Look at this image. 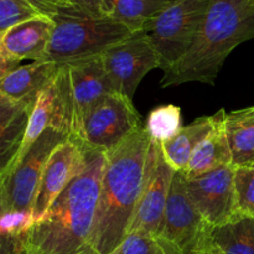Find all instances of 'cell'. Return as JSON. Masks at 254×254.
<instances>
[{
    "mask_svg": "<svg viewBox=\"0 0 254 254\" xmlns=\"http://www.w3.org/2000/svg\"><path fill=\"white\" fill-rule=\"evenodd\" d=\"M107 153L86 146L84 163L26 238V254H98L96 213Z\"/></svg>",
    "mask_w": 254,
    "mask_h": 254,
    "instance_id": "obj_1",
    "label": "cell"
},
{
    "mask_svg": "<svg viewBox=\"0 0 254 254\" xmlns=\"http://www.w3.org/2000/svg\"><path fill=\"white\" fill-rule=\"evenodd\" d=\"M159 148L143 128L107 153L94 230L98 254H111L129 233Z\"/></svg>",
    "mask_w": 254,
    "mask_h": 254,
    "instance_id": "obj_2",
    "label": "cell"
},
{
    "mask_svg": "<svg viewBox=\"0 0 254 254\" xmlns=\"http://www.w3.org/2000/svg\"><path fill=\"white\" fill-rule=\"evenodd\" d=\"M253 39L254 0H208L195 44L164 72L161 88L189 82L215 84L233 49Z\"/></svg>",
    "mask_w": 254,
    "mask_h": 254,
    "instance_id": "obj_3",
    "label": "cell"
},
{
    "mask_svg": "<svg viewBox=\"0 0 254 254\" xmlns=\"http://www.w3.org/2000/svg\"><path fill=\"white\" fill-rule=\"evenodd\" d=\"M54 30L46 60L56 64L101 56L109 47L128 39L134 31L107 16H91L77 9L60 11L52 17Z\"/></svg>",
    "mask_w": 254,
    "mask_h": 254,
    "instance_id": "obj_4",
    "label": "cell"
},
{
    "mask_svg": "<svg viewBox=\"0 0 254 254\" xmlns=\"http://www.w3.org/2000/svg\"><path fill=\"white\" fill-rule=\"evenodd\" d=\"M213 227L191 202L186 191V176L175 171L158 240L169 254H210Z\"/></svg>",
    "mask_w": 254,
    "mask_h": 254,
    "instance_id": "obj_5",
    "label": "cell"
},
{
    "mask_svg": "<svg viewBox=\"0 0 254 254\" xmlns=\"http://www.w3.org/2000/svg\"><path fill=\"white\" fill-rule=\"evenodd\" d=\"M208 0H178L143 30L153 42L165 72L180 61L198 36Z\"/></svg>",
    "mask_w": 254,
    "mask_h": 254,
    "instance_id": "obj_6",
    "label": "cell"
},
{
    "mask_svg": "<svg viewBox=\"0 0 254 254\" xmlns=\"http://www.w3.org/2000/svg\"><path fill=\"white\" fill-rule=\"evenodd\" d=\"M68 138L59 129H46L21 160L6 174L0 175V215L14 211L32 212L47 160L55 149Z\"/></svg>",
    "mask_w": 254,
    "mask_h": 254,
    "instance_id": "obj_7",
    "label": "cell"
},
{
    "mask_svg": "<svg viewBox=\"0 0 254 254\" xmlns=\"http://www.w3.org/2000/svg\"><path fill=\"white\" fill-rule=\"evenodd\" d=\"M143 128L133 101L123 94L112 93L88 113L81 140L88 148L108 153Z\"/></svg>",
    "mask_w": 254,
    "mask_h": 254,
    "instance_id": "obj_8",
    "label": "cell"
},
{
    "mask_svg": "<svg viewBox=\"0 0 254 254\" xmlns=\"http://www.w3.org/2000/svg\"><path fill=\"white\" fill-rule=\"evenodd\" d=\"M104 67L117 93L133 101L141 79L154 68H160V59L144 31L109 47L102 55Z\"/></svg>",
    "mask_w": 254,
    "mask_h": 254,
    "instance_id": "obj_9",
    "label": "cell"
},
{
    "mask_svg": "<svg viewBox=\"0 0 254 254\" xmlns=\"http://www.w3.org/2000/svg\"><path fill=\"white\" fill-rule=\"evenodd\" d=\"M64 64L68 72L69 102L72 112L69 138L82 143V129L89 112L104 97L117 92L107 73L102 55Z\"/></svg>",
    "mask_w": 254,
    "mask_h": 254,
    "instance_id": "obj_10",
    "label": "cell"
},
{
    "mask_svg": "<svg viewBox=\"0 0 254 254\" xmlns=\"http://www.w3.org/2000/svg\"><path fill=\"white\" fill-rule=\"evenodd\" d=\"M233 165L213 170L196 179H186V191L202 217L215 227L238 216Z\"/></svg>",
    "mask_w": 254,
    "mask_h": 254,
    "instance_id": "obj_11",
    "label": "cell"
},
{
    "mask_svg": "<svg viewBox=\"0 0 254 254\" xmlns=\"http://www.w3.org/2000/svg\"><path fill=\"white\" fill-rule=\"evenodd\" d=\"M84 154L86 145L71 138L55 149L44 169L32 206L35 222L46 215L52 203L81 171Z\"/></svg>",
    "mask_w": 254,
    "mask_h": 254,
    "instance_id": "obj_12",
    "label": "cell"
},
{
    "mask_svg": "<svg viewBox=\"0 0 254 254\" xmlns=\"http://www.w3.org/2000/svg\"><path fill=\"white\" fill-rule=\"evenodd\" d=\"M54 21L46 16L25 21L0 35V78L20 67L24 60H46Z\"/></svg>",
    "mask_w": 254,
    "mask_h": 254,
    "instance_id": "obj_13",
    "label": "cell"
},
{
    "mask_svg": "<svg viewBox=\"0 0 254 254\" xmlns=\"http://www.w3.org/2000/svg\"><path fill=\"white\" fill-rule=\"evenodd\" d=\"M174 174L175 171L166 163L159 148L150 179L139 201L129 233L141 232L159 238L165 218Z\"/></svg>",
    "mask_w": 254,
    "mask_h": 254,
    "instance_id": "obj_14",
    "label": "cell"
},
{
    "mask_svg": "<svg viewBox=\"0 0 254 254\" xmlns=\"http://www.w3.org/2000/svg\"><path fill=\"white\" fill-rule=\"evenodd\" d=\"M36 101H15L0 94V174L10 168L21 149Z\"/></svg>",
    "mask_w": 254,
    "mask_h": 254,
    "instance_id": "obj_15",
    "label": "cell"
},
{
    "mask_svg": "<svg viewBox=\"0 0 254 254\" xmlns=\"http://www.w3.org/2000/svg\"><path fill=\"white\" fill-rule=\"evenodd\" d=\"M60 64L50 60L20 66L1 78L0 94L15 101H36L56 77Z\"/></svg>",
    "mask_w": 254,
    "mask_h": 254,
    "instance_id": "obj_16",
    "label": "cell"
},
{
    "mask_svg": "<svg viewBox=\"0 0 254 254\" xmlns=\"http://www.w3.org/2000/svg\"><path fill=\"white\" fill-rule=\"evenodd\" d=\"M226 111L220 109V118L215 129L196 148L189 161L185 173L186 179H196L213 170L232 165L230 144L225 127Z\"/></svg>",
    "mask_w": 254,
    "mask_h": 254,
    "instance_id": "obj_17",
    "label": "cell"
},
{
    "mask_svg": "<svg viewBox=\"0 0 254 254\" xmlns=\"http://www.w3.org/2000/svg\"><path fill=\"white\" fill-rule=\"evenodd\" d=\"M220 111L213 116L200 117L189 126L183 127L179 134L160 145L161 154L174 171H185L191 155L206 136L215 129Z\"/></svg>",
    "mask_w": 254,
    "mask_h": 254,
    "instance_id": "obj_18",
    "label": "cell"
},
{
    "mask_svg": "<svg viewBox=\"0 0 254 254\" xmlns=\"http://www.w3.org/2000/svg\"><path fill=\"white\" fill-rule=\"evenodd\" d=\"M175 1L178 0H103L102 15L138 32Z\"/></svg>",
    "mask_w": 254,
    "mask_h": 254,
    "instance_id": "obj_19",
    "label": "cell"
},
{
    "mask_svg": "<svg viewBox=\"0 0 254 254\" xmlns=\"http://www.w3.org/2000/svg\"><path fill=\"white\" fill-rule=\"evenodd\" d=\"M226 133L235 168L254 165V106L226 113Z\"/></svg>",
    "mask_w": 254,
    "mask_h": 254,
    "instance_id": "obj_20",
    "label": "cell"
},
{
    "mask_svg": "<svg viewBox=\"0 0 254 254\" xmlns=\"http://www.w3.org/2000/svg\"><path fill=\"white\" fill-rule=\"evenodd\" d=\"M212 246L222 254H254V217L238 215L213 228Z\"/></svg>",
    "mask_w": 254,
    "mask_h": 254,
    "instance_id": "obj_21",
    "label": "cell"
},
{
    "mask_svg": "<svg viewBox=\"0 0 254 254\" xmlns=\"http://www.w3.org/2000/svg\"><path fill=\"white\" fill-rule=\"evenodd\" d=\"M144 129L153 143L161 145L178 135L183 129L181 109L174 104L156 107L149 113Z\"/></svg>",
    "mask_w": 254,
    "mask_h": 254,
    "instance_id": "obj_22",
    "label": "cell"
},
{
    "mask_svg": "<svg viewBox=\"0 0 254 254\" xmlns=\"http://www.w3.org/2000/svg\"><path fill=\"white\" fill-rule=\"evenodd\" d=\"M44 16L27 0H0V35L25 21Z\"/></svg>",
    "mask_w": 254,
    "mask_h": 254,
    "instance_id": "obj_23",
    "label": "cell"
},
{
    "mask_svg": "<svg viewBox=\"0 0 254 254\" xmlns=\"http://www.w3.org/2000/svg\"><path fill=\"white\" fill-rule=\"evenodd\" d=\"M236 203L238 215L254 217V168L241 166L235 171Z\"/></svg>",
    "mask_w": 254,
    "mask_h": 254,
    "instance_id": "obj_24",
    "label": "cell"
},
{
    "mask_svg": "<svg viewBox=\"0 0 254 254\" xmlns=\"http://www.w3.org/2000/svg\"><path fill=\"white\" fill-rule=\"evenodd\" d=\"M111 254H169L156 237L141 232H130Z\"/></svg>",
    "mask_w": 254,
    "mask_h": 254,
    "instance_id": "obj_25",
    "label": "cell"
},
{
    "mask_svg": "<svg viewBox=\"0 0 254 254\" xmlns=\"http://www.w3.org/2000/svg\"><path fill=\"white\" fill-rule=\"evenodd\" d=\"M35 218L31 211H14L0 215V236L5 238H26Z\"/></svg>",
    "mask_w": 254,
    "mask_h": 254,
    "instance_id": "obj_26",
    "label": "cell"
},
{
    "mask_svg": "<svg viewBox=\"0 0 254 254\" xmlns=\"http://www.w3.org/2000/svg\"><path fill=\"white\" fill-rule=\"evenodd\" d=\"M40 14L52 19L60 11L74 9L72 0H27Z\"/></svg>",
    "mask_w": 254,
    "mask_h": 254,
    "instance_id": "obj_27",
    "label": "cell"
},
{
    "mask_svg": "<svg viewBox=\"0 0 254 254\" xmlns=\"http://www.w3.org/2000/svg\"><path fill=\"white\" fill-rule=\"evenodd\" d=\"M102 1L103 0H72L74 9L88 14L91 16L101 17L102 15Z\"/></svg>",
    "mask_w": 254,
    "mask_h": 254,
    "instance_id": "obj_28",
    "label": "cell"
},
{
    "mask_svg": "<svg viewBox=\"0 0 254 254\" xmlns=\"http://www.w3.org/2000/svg\"><path fill=\"white\" fill-rule=\"evenodd\" d=\"M1 254H26L25 246L21 243H9L1 246Z\"/></svg>",
    "mask_w": 254,
    "mask_h": 254,
    "instance_id": "obj_29",
    "label": "cell"
},
{
    "mask_svg": "<svg viewBox=\"0 0 254 254\" xmlns=\"http://www.w3.org/2000/svg\"><path fill=\"white\" fill-rule=\"evenodd\" d=\"M210 254H222V253H221L220 251L217 250V248H216V247H213V246H212V250H211Z\"/></svg>",
    "mask_w": 254,
    "mask_h": 254,
    "instance_id": "obj_30",
    "label": "cell"
},
{
    "mask_svg": "<svg viewBox=\"0 0 254 254\" xmlns=\"http://www.w3.org/2000/svg\"><path fill=\"white\" fill-rule=\"evenodd\" d=\"M253 168H254V165H253Z\"/></svg>",
    "mask_w": 254,
    "mask_h": 254,
    "instance_id": "obj_31",
    "label": "cell"
}]
</instances>
